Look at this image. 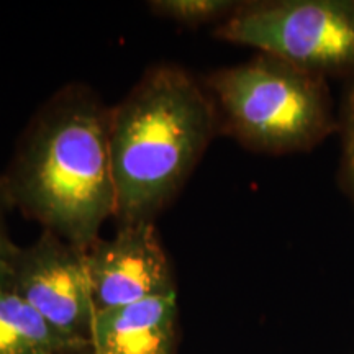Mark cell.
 I'll return each mask as SVG.
<instances>
[{
    "label": "cell",
    "mask_w": 354,
    "mask_h": 354,
    "mask_svg": "<svg viewBox=\"0 0 354 354\" xmlns=\"http://www.w3.org/2000/svg\"><path fill=\"white\" fill-rule=\"evenodd\" d=\"M151 10L165 19L187 26L227 19L240 3L230 0H156L149 3Z\"/></svg>",
    "instance_id": "9"
},
{
    "label": "cell",
    "mask_w": 354,
    "mask_h": 354,
    "mask_svg": "<svg viewBox=\"0 0 354 354\" xmlns=\"http://www.w3.org/2000/svg\"><path fill=\"white\" fill-rule=\"evenodd\" d=\"M344 166L354 192V87L348 97L346 122H344Z\"/></svg>",
    "instance_id": "10"
},
{
    "label": "cell",
    "mask_w": 354,
    "mask_h": 354,
    "mask_svg": "<svg viewBox=\"0 0 354 354\" xmlns=\"http://www.w3.org/2000/svg\"><path fill=\"white\" fill-rule=\"evenodd\" d=\"M215 107L177 66H158L110 112L109 145L115 216L123 223L153 221L205 151Z\"/></svg>",
    "instance_id": "2"
},
{
    "label": "cell",
    "mask_w": 354,
    "mask_h": 354,
    "mask_svg": "<svg viewBox=\"0 0 354 354\" xmlns=\"http://www.w3.org/2000/svg\"><path fill=\"white\" fill-rule=\"evenodd\" d=\"M91 348L59 333L12 289L0 286V354H66Z\"/></svg>",
    "instance_id": "8"
},
{
    "label": "cell",
    "mask_w": 354,
    "mask_h": 354,
    "mask_svg": "<svg viewBox=\"0 0 354 354\" xmlns=\"http://www.w3.org/2000/svg\"><path fill=\"white\" fill-rule=\"evenodd\" d=\"M176 318V290L95 312L91 349L94 354H172Z\"/></svg>",
    "instance_id": "7"
},
{
    "label": "cell",
    "mask_w": 354,
    "mask_h": 354,
    "mask_svg": "<svg viewBox=\"0 0 354 354\" xmlns=\"http://www.w3.org/2000/svg\"><path fill=\"white\" fill-rule=\"evenodd\" d=\"M84 354H94V353H92V351H91V353H84Z\"/></svg>",
    "instance_id": "13"
},
{
    "label": "cell",
    "mask_w": 354,
    "mask_h": 354,
    "mask_svg": "<svg viewBox=\"0 0 354 354\" xmlns=\"http://www.w3.org/2000/svg\"><path fill=\"white\" fill-rule=\"evenodd\" d=\"M84 263L95 312L176 290L153 221L123 223L113 238L84 251Z\"/></svg>",
    "instance_id": "6"
},
{
    "label": "cell",
    "mask_w": 354,
    "mask_h": 354,
    "mask_svg": "<svg viewBox=\"0 0 354 354\" xmlns=\"http://www.w3.org/2000/svg\"><path fill=\"white\" fill-rule=\"evenodd\" d=\"M17 253H19V248L12 245V241L8 240L6 233H3V228L0 227V268L10 271L13 259H15Z\"/></svg>",
    "instance_id": "11"
},
{
    "label": "cell",
    "mask_w": 354,
    "mask_h": 354,
    "mask_svg": "<svg viewBox=\"0 0 354 354\" xmlns=\"http://www.w3.org/2000/svg\"><path fill=\"white\" fill-rule=\"evenodd\" d=\"M8 281H10V271H8V269L0 268V286L6 284Z\"/></svg>",
    "instance_id": "12"
},
{
    "label": "cell",
    "mask_w": 354,
    "mask_h": 354,
    "mask_svg": "<svg viewBox=\"0 0 354 354\" xmlns=\"http://www.w3.org/2000/svg\"><path fill=\"white\" fill-rule=\"evenodd\" d=\"M209 87L227 130L259 151L307 149L333 127L322 76L271 55L216 71Z\"/></svg>",
    "instance_id": "3"
},
{
    "label": "cell",
    "mask_w": 354,
    "mask_h": 354,
    "mask_svg": "<svg viewBox=\"0 0 354 354\" xmlns=\"http://www.w3.org/2000/svg\"><path fill=\"white\" fill-rule=\"evenodd\" d=\"M109 127L94 97L63 94L39 115L7 177L8 197L81 251L115 216Z\"/></svg>",
    "instance_id": "1"
},
{
    "label": "cell",
    "mask_w": 354,
    "mask_h": 354,
    "mask_svg": "<svg viewBox=\"0 0 354 354\" xmlns=\"http://www.w3.org/2000/svg\"><path fill=\"white\" fill-rule=\"evenodd\" d=\"M10 286L53 328L91 344L95 308L84 251L44 230L32 246L19 250Z\"/></svg>",
    "instance_id": "5"
},
{
    "label": "cell",
    "mask_w": 354,
    "mask_h": 354,
    "mask_svg": "<svg viewBox=\"0 0 354 354\" xmlns=\"http://www.w3.org/2000/svg\"><path fill=\"white\" fill-rule=\"evenodd\" d=\"M215 35L317 76L354 69V0L241 3Z\"/></svg>",
    "instance_id": "4"
}]
</instances>
